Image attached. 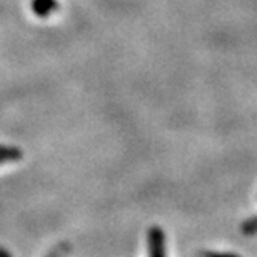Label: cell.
Masks as SVG:
<instances>
[{"mask_svg":"<svg viewBox=\"0 0 257 257\" xmlns=\"http://www.w3.org/2000/svg\"><path fill=\"white\" fill-rule=\"evenodd\" d=\"M147 257H167L166 232L159 225H152L147 230Z\"/></svg>","mask_w":257,"mask_h":257,"instance_id":"6da1fadb","label":"cell"},{"mask_svg":"<svg viewBox=\"0 0 257 257\" xmlns=\"http://www.w3.org/2000/svg\"><path fill=\"white\" fill-rule=\"evenodd\" d=\"M57 9V0H32V10L37 17H49Z\"/></svg>","mask_w":257,"mask_h":257,"instance_id":"7a4b0ae2","label":"cell"},{"mask_svg":"<svg viewBox=\"0 0 257 257\" xmlns=\"http://www.w3.org/2000/svg\"><path fill=\"white\" fill-rule=\"evenodd\" d=\"M22 159V151L14 146H0V166Z\"/></svg>","mask_w":257,"mask_h":257,"instance_id":"3957f363","label":"cell"},{"mask_svg":"<svg viewBox=\"0 0 257 257\" xmlns=\"http://www.w3.org/2000/svg\"><path fill=\"white\" fill-rule=\"evenodd\" d=\"M240 230H242L244 235H255L257 234V215L244 220L242 225H240Z\"/></svg>","mask_w":257,"mask_h":257,"instance_id":"277c9868","label":"cell"},{"mask_svg":"<svg viewBox=\"0 0 257 257\" xmlns=\"http://www.w3.org/2000/svg\"><path fill=\"white\" fill-rule=\"evenodd\" d=\"M69 252H70V245L69 244H60L47 257H67Z\"/></svg>","mask_w":257,"mask_h":257,"instance_id":"5b68a950","label":"cell"},{"mask_svg":"<svg viewBox=\"0 0 257 257\" xmlns=\"http://www.w3.org/2000/svg\"><path fill=\"white\" fill-rule=\"evenodd\" d=\"M200 255L202 257H239L237 254H232V252H214V250H207V252H202Z\"/></svg>","mask_w":257,"mask_h":257,"instance_id":"8992f818","label":"cell"}]
</instances>
